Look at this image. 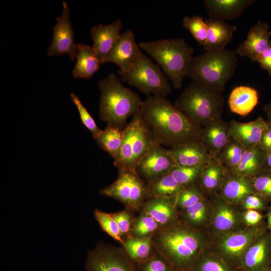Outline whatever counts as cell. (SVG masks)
<instances>
[{"instance_id": "obj_53", "label": "cell", "mask_w": 271, "mask_h": 271, "mask_svg": "<svg viewBox=\"0 0 271 271\" xmlns=\"http://www.w3.org/2000/svg\"><path fill=\"white\" fill-rule=\"evenodd\" d=\"M180 271H193V270L192 268H191V269H189L180 270Z\"/></svg>"}, {"instance_id": "obj_12", "label": "cell", "mask_w": 271, "mask_h": 271, "mask_svg": "<svg viewBox=\"0 0 271 271\" xmlns=\"http://www.w3.org/2000/svg\"><path fill=\"white\" fill-rule=\"evenodd\" d=\"M141 52L133 31L129 29L121 34L106 57L105 63L116 64L119 68L118 74L124 73L130 69Z\"/></svg>"}, {"instance_id": "obj_24", "label": "cell", "mask_w": 271, "mask_h": 271, "mask_svg": "<svg viewBox=\"0 0 271 271\" xmlns=\"http://www.w3.org/2000/svg\"><path fill=\"white\" fill-rule=\"evenodd\" d=\"M263 232L262 227H258L249 232L235 233L225 238L222 247L226 257L232 260L241 257L248 245L262 236Z\"/></svg>"}, {"instance_id": "obj_18", "label": "cell", "mask_w": 271, "mask_h": 271, "mask_svg": "<svg viewBox=\"0 0 271 271\" xmlns=\"http://www.w3.org/2000/svg\"><path fill=\"white\" fill-rule=\"evenodd\" d=\"M229 128L222 117L202 128L201 141L211 156L217 157L229 142Z\"/></svg>"}, {"instance_id": "obj_34", "label": "cell", "mask_w": 271, "mask_h": 271, "mask_svg": "<svg viewBox=\"0 0 271 271\" xmlns=\"http://www.w3.org/2000/svg\"><path fill=\"white\" fill-rule=\"evenodd\" d=\"M183 26L190 31L200 46H204L207 37V26L201 16H185L183 19Z\"/></svg>"}, {"instance_id": "obj_31", "label": "cell", "mask_w": 271, "mask_h": 271, "mask_svg": "<svg viewBox=\"0 0 271 271\" xmlns=\"http://www.w3.org/2000/svg\"><path fill=\"white\" fill-rule=\"evenodd\" d=\"M98 146L113 159L117 155L122 141V130L108 125L95 139Z\"/></svg>"}, {"instance_id": "obj_8", "label": "cell", "mask_w": 271, "mask_h": 271, "mask_svg": "<svg viewBox=\"0 0 271 271\" xmlns=\"http://www.w3.org/2000/svg\"><path fill=\"white\" fill-rule=\"evenodd\" d=\"M127 82L148 96L167 97L172 92L168 79L160 66L141 52L130 69L119 74Z\"/></svg>"}, {"instance_id": "obj_14", "label": "cell", "mask_w": 271, "mask_h": 271, "mask_svg": "<svg viewBox=\"0 0 271 271\" xmlns=\"http://www.w3.org/2000/svg\"><path fill=\"white\" fill-rule=\"evenodd\" d=\"M270 36L267 24L258 21L250 29L246 40L237 48L236 53L256 62L258 57L271 47Z\"/></svg>"}, {"instance_id": "obj_51", "label": "cell", "mask_w": 271, "mask_h": 271, "mask_svg": "<svg viewBox=\"0 0 271 271\" xmlns=\"http://www.w3.org/2000/svg\"><path fill=\"white\" fill-rule=\"evenodd\" d=\"M267 227L271 231V209L268 212L267 215Z\"/></svg>"}, {"instance_id": "obj_29", "label": "cell", "mask_w": 271, "mask_h": 271, "mask_svg": "<svg viewBox=\"0 0 271 271\" xmlns=\"http://www.w3.org/2000/svg\"><path fill=\"white\" fill-rule=\"evenodd\" d=\"M184 188L169 171L148 184L147 195L150 197H173Z\"/></svg>"}, {"instance_id": "obj_45", "label": "cell", "mask_w": 271, "mask_h": 271, "mask_svg": "<svg viewBox=\"0 0 271 271\" xmlns=\"http://www.w3.org/2000/svg\"><path fill=\"white\" fill-rule=\"evenodd\" d=\"M265 199L260 195L253 193L248 195L243 201L244 207L247 210H258L264 206Z\"/></svg>"}, {"instance_id": "obj_27", "label": "cell", "mask_w": 271, "mask_h": 271, "mask_svg": "<svg viewBox=\"0 0 271 271\" xmlns=\"http://www.w3.org/2000/svg\"><path fill=\"white\" fill-rule=\"evenodd\" d=\"M172 198L151 197L146 203L143 212L151 216L161 227L166 226L172 221L174 217Z\"/></svg>"}, {"instance_id": "obj_50", "label": "cell", "mask_w": 271, "mask_h": 271, "mask_svg": "<svg viewBox=\"0 0 271 271\" xmlns=\"http://www.w3.org/2000/svg\"><path fill=\"white\" fill-rule=\"evenodd\" d=\"M271 169V152L266 154L263 162L262 169Z\"/></svg>"}, {"instance_id": "obj_21", "label": "cell", "mask_w": 271, "mask_h": 271, "mask_svg": "<svg viewBox=\"0 0 271 271\" xmlns=\"http://www.w3.org/2000/svg\"><path fill=\"white\" fill-rule=\"evenodd\" d=\"M253 0H205L203 4L209 17L222 21L240 17Z\"/></svg>"}, {"instance_id": "obj_1", "label": "cell", "mask_w": 271, "mask_h": 271, "mask_svg": "<svg viewBox=\"0 0 271 271\" xmlns=\"http://www.w3.org/2000/svg\"><path fill=\"white\" fill-rule=\"evenodd\" d=\"M140 114L155 141L171 148L201 141L202 128L189 121L166 97L148 96Z\"/></svg>"}, {"instance_id": "obj_7", "label": "cell", "mask_w": 271, "mask_h": 271, "mask_svg": "<svg viewBox=\"0 0 271 271\" xmlns=\"http://www.w3.org/2000/svg\"><path fill=\"white\" fill-rule=\"evenodd\" d=\"M155 142L140 111L134 114L122 130V141L113 164L119 171L136 172L141 160Z\"/></svg>"}, {"instance_id": "obj_15", "label": "cell", "mask_w": 271, "mask_h": 271, "mask_svg": "<svg viewBox=\"0 0 271 271\" xmlns=\"http://www.w3.org/2000/svg\"><path fill=\"white\" fill-rule=\"evenodd\" d=\"M122 28V22L118 19L108 25L99 24L91 28L92 47L100 64L105 63L106 57L121 35Z\"/></svg>"}, {"instance_id": "obj_17", "label": "cell", "mask_w": 271, "mask_h": 271, "mask_svg": "<svg viewBox=\"0 0 271 271\" xmlns=\"http://www.w3.org/2000/svg\"><path fill=\"white\" fill-rule=\"evenodd\" d=\"M271 259V235L263 234L243 253L240 260L246 271H262L268 269Z\"/></svg>"}, {"instance_id": "obj_9", "label": "cell", "mask_w": 271, "mask_h": 271, "mask_svg": "<svg viewBox=\"0 0 271 271\" xmlns=\"http://www.w3.org/2000/svg\"><path fill=\"white\" fill-rule=\"evenodd\" d=\"M100 193L119 200L133 209L139 208L148 195L147 186L138 174L128 171H119L117 179Z\"/></svg>"}, {"instance_id": "obj_26", "label": "cell", "mask_w": 271, "mask_h": 271, "mask_svg": "<svg viewBox=\"0 0 271 271\" xmlns=\"http://www.w3.org/2000/svg\"><path fill=\"white\" fill-rule=\"evenodd\" d=\"M266 155V153L260 146L245 150L238 166L233 170L228 171L250 178L262 169Z\"/></svg>"}, {"instance_id": "obj_13", "label": "cell", "mask_w": 271, "mask_h": 271, "mask_svg": "<svg viewBox=\"0 0 271 271\" xmlns=\"http://www.w3.org/2000/svg\"><path fill=\"white\" fill-rule=\"evenodd\" d=\"M86 271H134L120 251L106 247L97 248L89 256Z\"/></svg>"}, {"instance_id": "obj_54", "label": "cell", "mask_w": 271, "mask_h": 271, "mask_svg": "<svg viewBox=\"0 0 271 271\" xmlns=\"http://www.w3.org/2000/svg\"><path fill=\"white\" fill-rule=\"evenodd\" d=\"M262 271H269V270L268 269H265V270H262Z\"/></svg>"}, {"instance_id": "obj_42", "label": "cell", "mask_w": 271, "mask_h": 271, "mask_svg": "<svg viewBox=\"0 0 271 271\" xmlns=\"http://www.w3.org/2000/svg\"><path fill=\"white\" fill-rule=\"evenodd\" d=\"M142 264L141 271H176L172 263L160 253Z\"/></svg>"}, {"instance_id": "obj_35", "label": "cell", "mask_w": 271, "mask_h": 271, "mask_svg": "<svg viewBox=\"0 0 271 271\" xmlns=\"http://www.w3.org/2000/svg\"><path fill=\"white\" fill-rule=\"evenodd\" d=\"M250 181L254 193L264 199H271V169H262Z\"/></svg>"}, {"instance_id": "obj_4", "label": "cell", "mask_w": 271, "mask_h": 271, "mask_svg": "<svg viewBox=\"0 0 271 271\" xmlns=\"http://www.w3.org/2000/svg\"><path fill=\"white\" fill-rule=\"evenodd\" d=\"M140 49L149 54L163 70L173 87L181 88L192 58L194 49L181 38L141 42Z\"/></svg>"}, {"instance_id": "obj_16", "label": "cell", "mask_w": 271, "mask_h": 271, "mask_svg": "<svg viewBox=\"0 0 271 271\" xmlns=\"http://www.w3.org/2000/svg\"><path fill=\"white\" fill-rule=\"evenodd\" d=\"M229 125L230 138L247 150L259 145L262 132L268 123L260 116L254 120L246 122L232 120Z\"/></svg>"}, {"instance_id": "obj_37", "label": "cell", "mask_w": 271, "mask_h": 271, "mask_svg": "<svg viewBox=\"0 0 271 271\" xmlns=\"http://www.w3.org/2000/svg\"><path fill=\"white\" fill-rule=\"evenodd\" d=\"M70 96L78 110L82 123L90 131L95 140L102 132V130L97 125L94 119L82 104L79 98L73 93H71Z\"/></svg>"}, {"instance_id": "obj_2", "label": "cell", "mask_w": 271, "mask_h": 271, "mask_svg": "<svg viewBox=\"0 0 271 271\" xmlns=\"http://www.w3.org/2000/svg\"><path fill=\"white\" fill-rule=\"evenodd\" d=\"M98 86L100 91L101 120L108 125L123 130L127 120L140 111L143 101L137 93L124 86L113 73L99 81Z\"/></svg>"}, {"instance_id": "obj_39", "label": "cell", "mask_w": 271, "mask_h": 271, "mask_svg": "<svg viewBox=\"0 0 271 271\" xmlns=\"http://www.w3.org/2000/svg\"><path fill=\"white\" fill-rule=\"evenodd\" d=\"M95 217L105 232L114 239L123 243L121 239L122 235L111 214L96 210Z\"/></svg>"}, {"instance_id": "obj_46", "label": "cell", "mask_w": 271, "mask_h": 271, "mask_svg": "<svg viewBox=\"0 0 271 271\" xmlns=\"http://www.w3.org/2000/svg\"><path fill=\"white\" fill-rule=\"evenodd\" d=\"M260 67L267 71L271 77V47L263 52L257 58Z\"/></svg>"}, {"instance_id": "obj_40", "label": "cell", "mask_w": 271, "mask_h": 271, "mask_svg": "<svg viewBox=\"0 0 271 271\" xmlns=\"http://www.w3.org/2000/svg\"><path fill=\"white\" fill-rule=\"evenodd\" d=\"M176 198L178 205L185 209L202 200L200 192L193 185L184 188L178 194Z\"/></svg>"}, {"instance_id": "obj_6", "label": "cell", "mask_w": 271, "mask_h": 271, "mask_svg": "<svg viewBox=\"0 0 271 271\" xmlns=\"http://www.w3.org/2000/svg\"><path fill=\"white\" fill-rule=\"evenodd\" d=\"M161 254L173 265L176 271L192 268L198 258L201 246L199 236L185 228H163L154 239Z\"/></svg>"}, {"instance_id": "obj_23", "label": "cell", "mask_w": 271, "mask_h": 271, "mask_svg": "<svg viewBox=\"0 0 271 271\" xmlns=\"http://www.w3.org/2000/svg\"><path fill=\"white\" fill-rule=\"evenodd\" d=\"M221 191L224 198L232 202L242 201L248 195L254 193L250 178L234 174L227 170Z\"/></svg>"}, {"instance_id": "obj_11", "label": "cell", "mask_w": 271, "mask_h": 271, "mask_svg": "<svg viewBox=\"0 0 271 271\" xmlns=\"http://www.w3.org/2000/svg\"><path fill=\"white\" fill-rule=\"evenodd\" d=\"M77 53V44L74 41V33L72 28L68 4L63 2V11L56 18L53 27L52 43L48 49L49 56L67 54L74 60Z\"/></svg>"}, {"instance_id": "obj_5", "label": "cell", "mask_w": 271, "mask_h": 271, "mask_svg": "<svg viewBox=\"0 0 271 271\" xmlns=\"http://www.w3.org/2000/svg\"><path fill=\"white\" fill-rule=\"evenodd\" d=\"M224 102L222 93L192 81L174 105L189 121L202 128L221 117Z\"/></svg>"}, {"instance_id": "obj_25", "label": "cell", "mask_w": 271, "mask_h": 271, "mask_svg": "<svg viewBox=\"0 0 271 271\" xmlns=\"http://www.w3.org/2000/svg\"><path fill=\"white\" fill-rule=\"evenodd\" d=\"M77 61L72 71L76 78L88 79L97 72L100 62L92 47L79 43L77 44Z\"/></svg>"}, {"instance_id": "obj_38", "label": "cell", "mask_w": 271, "mask_h": 271, "mask_svg": "<svg viewBox=\"0 0 271 271\" xmlns=\"http://www.w3.org/2000/svg\"><path fill=\"white\" fill-rule=\"evenodd\" d=\"M192 269L193 271H233L222 259L211 257L198 258Z\"/></svg>"}, {"instance_id": "obj_41", "label": "cell", "mask_w": 271, "mask_h": 271, "mask_svg": "<svg viewBox=\"0 0 271 271\" xmlns=\"http://www.w3.org/2000/svg\"><path fill=\"white\" fill-rule=\"evenodd\" d=\"M219 207L215 217L214 225L219 230H228L234 225V214L232 210L225 205H221Z\"/></svg>"}, {"instance_id": "obj_30", "label": "cell", "mask_w": 271, "mask_h": 271, "mask_svg": "<svg viewBox=\"0 0 271 271\" xmlns=\"http://www.w3.org/2000/svg\"><path fill=\"white\" fill-rule=\"evenodd\" d=\"M123 244L129 257L139 263H143L153 256V242L151 237L132 236L126 239Z\"/></svg>"}, {"instance_id": "obj_55", "label": "cell", "mask_w": 271, "mask_h": 271, "mask_svg": "<svg viewBox=\"0 0 271 271\" xmlns=\"http://www.w3.org/2000/svg\"><path fill=\"white\" fill-rule=\"evenodd\" d=\"M242 271H246V270H244V269H242Z\"/></svg>"}, {"instance_id": "obj_47", "label": "cell", "mask_w": 271, "mask_h": 271, "mask_svg": "<svg viewBox=\"0 0 271 271\" xmlns=\"http://www.w3.org/2000/svg\"><path fill=\"white\" fill-rule=\"evenodd\" d=\"M259 146L266 154L271 152V125L269 124L262 132Z\"/></svg>"}, {"instance_id": "obj_48", "label": "cell", "mask_w": 271, "mask_h": 271, "mask_svg": "<svg viewBox=\"0 0 271 271\" xmlns=\"http://www.w3.org/2000/svg\"><path fill=\"white\" fill-rule=\"evenodd\" d=\"M262 218V215L255 210H247L244 214V220L249 225L258 223Z\"/></svg>"}, {"instance_id": "obj_3", "label": "cell", "mask_w": 271, "mask_h": 271, "mask_svg": "<svg viewBox=\"0 0 271 271\" xmlns=\"http://www.w3.org/2000/svg\"><path fill=\"white\" fill-rule=\"evenodd\" d=\"M237 62V54L233 50L206 51L192 57L187 76L192 81L222 93L236 71Z\"/></svg>"}, {"instance_id": "obj_44", "label": "cell", "mask_w": 271, "mask_h": 271, "mask_svg": "<svg viewBox=\"0 0 271 271\" xmlns=\"http://www.w3.org/2000/svg\"><path fill=\"white\" fill-rule=\"evenodd\" d=\"M115 220L121 235L127 233L130 229L131 219L129 214L125 211L111 214Z\"/></svg>"}, {"instance_id": "obj_20", "label": "cell", "mask_w": 271, "mask_h": 271, "mask_svg": "<svg viewBox=\"0 0 271 271\" xmlns=\"http://www.w3.org/2000/svg\"><path fill=\"white\" fill-rule=\"evenodd\" d=\"M207 26V33L203 46L206 51L222 50L232 39L236 30L235 26L230 25L224 21L209 17L205 20Z\"/></svg>"}, {"instance_id": "obj_52", "label": "cell", "mask_w": 271, "mask_h": 271, "mask_svg": "<svg viewBox=\"0 0 271 271\" xmlns=\"http://www.w3.org/2000/svg\"><path fill=\"white\" fill-rule=\"evenodd\" d=\"M268 269L269 270V271H271V259L268 265Z\"/></svg>"}, {"instance_id": "obj_22", "label": "cell", "mask_w": 271, "mask_h": 271, "mask_svg": "<svg viewBox=\"0 0 271 271\" xmlns=\"http://www.w3.org/2000/svg\"><path fill=\"white\" fill-rule=\"evenodd\" d=\"M258 103V93L253 87L240 85L234 88L229 96L230 111L242 116L249 114Z\"/></svg>"}, {"instance_id": "obj_56", "label": "cell", "mask_w": 271, "mask_h": 271, "mask_svg": "<svg viewBox=\"0 0 271 271\" xmlns=\"http://www.w3.org/2000/svg\"><path fill=\"white\" fill-rule=\"evenodd\" d=\"M270 235H271V233H270Z\"/></svg>"}, {"instance_id": "obj_49", "label": "cell", "mask_w": 271, "mask_h": 271, "mask_svg": "<svg viewBox=\"0 0 271 271\" xmlns=\"http://www.w3.org/2000/svg\"><path fill=\"white\" fill-rule=\"evenodd\" d=\"M263 110L267 118V122L271 125V101L263 106Z\"/></svg>"}, {"instance_id": "obj_19", "label": "cell", "mask_w": 271, "mask_h": 271, "mask_svg": "<svg viewBox=\"0 0 271 271\" xmlns=\"http://www.w3.org/2000/svg\"><path fill=\"white\" fill-rule=\"evenodd\" d=\"M169 150L177 165L183 167L206 164L212 157L201 141L181 144Z\"/></svg>"}, {"instance_id": "obj_43", "label": "cell", "mask_w": 271, "mask_h": 271, "mask_svg": "<svg viewBox=\"0 0 271 271\" xmlns=\"http://www.w3.org/2000/svg\"><path fill=\"white\" fill-rule=\"evenodd\" d=\"M205 203L201 201L186 209V216L189 221L194 224L201 222L204 218L206 208Z\"/></svg>"}, {"instance_id": "obj_28", "label": "cell", "mask_w": 271, "mask_h": 271, "mask_svg": "<svg viewBox=\"0 0 271 271\" xmlns=\"http://www.w3.org/2000/svg\"><path fill=\"white\" fill-rule=\"evenodd\" d=\"M226 170L217 157L212 156L204 167L199 178L203 188L212 191L221 187Z\"/></svg>"}, {"instance_id": "obj_33", "label": "cell", "mask_w": 271, "mask_h": 271, "mask_svg": "<svg viewBox=\"0 0 271 271\" xmlns=\"http://www.w3.org/2000/svg\"><path fill=\"white\" fill-rule=\"evenodd\" d=\"M206 164L192 167L176 166L169 172L176 180L184 188L192 185L199 179Z\"/></svg>"}, {"instance_id": "obj_36", "label": "cell", "mask_w": 271, "mask_h": 271, "mask_svg": "<svg viewBox=\"0 0 271 271\" xmlns=\"http://www.w3.org/2000/svg\"><path fill=\"white\" fill-rule=\"evenodd\" d=\"M161 226L151 216L143 212L134 222L132 229L133 237L146 238L160 229Z\"/></svg>"}, {"instance_id": "obj_32", "label": "cell", "mask_w": 271, "mask_h": 271, "mask_svg": "<svg viewBox=\"0 0 271 271\" xmlns=\"http://www.w3.org/2000/svg\"><path fill=\"white\" fill-rule=\"evenodd\" d=\"M245 150L239 143L230 138L217 158L227 170H232L239 164Z\"/></svg>"}, {"instance_id": "obj_10", "label": "cell", "mask_w": 271, "mask_h": 271, "mask_svg": "<svg viewBox=\"0 0 271 271\" xmlns=\"http://www.w3.org/2000/svg\"><path fill=\"white\" fill-rule=\"evenodd\" d=\"M176 166L169 149L155 141L140 161L136 172L149 184Z\"/></svg>"}]
</instances>
